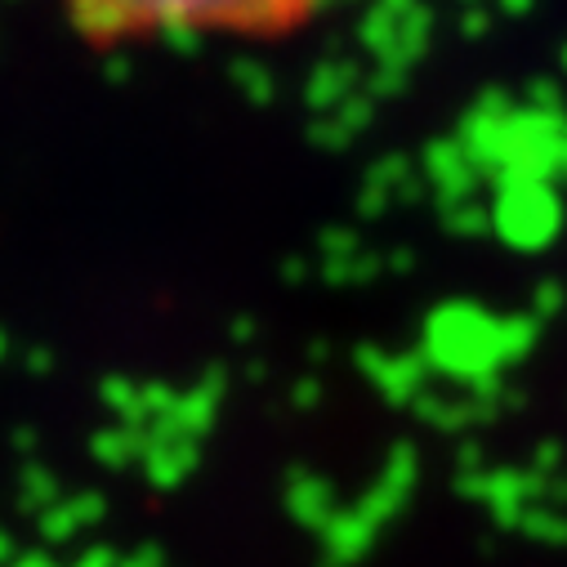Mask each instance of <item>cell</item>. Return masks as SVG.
Instances as JSON below:
<instances>
[{
    "instance_id": "1",
    "label": "cell",
    "mask_w": 567,
    "mask_h": 567,
    "mask_svg": "<svg viewBox=\"0 0 567 567\" xmlns=\"http://www.w3.org/2000/svg\"><path fill=\"white\" fill-rule=\"evenodd\" d=\"M90 45H281L322 23L340 0H45Z\"/></svg>"
}]
</instances>
